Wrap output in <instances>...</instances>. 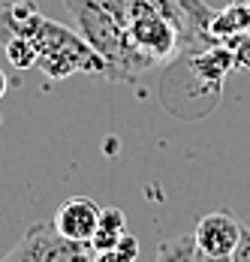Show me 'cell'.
I'll return each instance as SVG.
<instances>
[{"mask_svg":"<svg viewBox=\"0 0 250 262\" xmlns=\"http://www.w3.org/2000/svg\"><path fill=\"white\" fill-rule=\"evenodd\" d=\"M0 27L25 33L36 49V70L49 79H67L75 73L85 76H106V63L94 52L78 30L57 25L39 12L33 0H0Z\"/></svg>","mask_w":250,"mask_h":262,"instance_id":"obj_1","label":"cell"},{"mask_svg":"<svg viewBox=\"0 0 250 262\" xmlns=\"http://www.w3.org/2000/svg\"><path fill=\"white\" fill-rule=\"evenodd\" d=\"M64 6L73 15L81 39L106 63V81L133 84L142 73H148V63L130 46L124 18L112 9L109 0H64Z\"/></svg>","mask_w":250,"mask_h":262,"instance_id":"obj_2","label":"cell"},{"mask_svg":"<svg viewBox=\"0 0 250 262\" xmlns=\"http://www.w3.org/2000/svg\"><path fill=\"white\" fill-rule=\"evenodd\" d=\"M0 262H94V253L91 244L64 238L54 223H33Z\"/></svg>","mask_w":250,"mask_h":262,"instance_id":"obj_3","label":"cell"},{"mask_svg":"<svg viewBox=\"0 0 250 262\" xmlns=\"http://www.w3.org/2000/svg\"><path fill=\"white\" fill-rule=\"evenodd\" d=\"M241 229L244 226L232 211H211L199 217L193 238H196V247L208 256H232V250L241 241Z\"/></svg>","mask_w":250,"mask_h":262,"instance_id":"obj_4","label":"cell"},{"mask_svg":"<svg viewBox=\"0 0 250 262\" xmlns=\"http://www.w3.org/2000/svg\"><path fill=\"white\" fill-rule=\"evenodd\" d=\"M102 208L91 199V196H70L60 208L54 211V229L70 241L78 244H91V238L97 232V223H100Z\"/></svg>","mask_w":250,"mask_h":262,"instance_id":"obj_5","label":"cell"},{"mask_svg":"<svg viewBox=\"0 0 250 262\" xmlns=\"http://www.w3.org/2000/svg\"><path fill=\"white\" fill-rule=\"evenodd\" d=\"M208 33H211L214 42H226V39H232V36L250 33V3L229 0L226 9H217V12L211 15Z\"/></svg>","mask_w":250,"mask_h":262,"instance_id":"obj_6","label":"cell"},{"mask_svg":"<svg viewBox=\"0 0 250 262\" xmlns=\"http://www.w3.org/2000/svg\"><path fill=\"white\" fill-rule=\"evenodd\" d=\"M124 235H127V214L121 208H115V205H112V208H102L97 232L91 238V250H94V253L109 250V247H115Z\"/></svg>","mask_w":250,"mask_h":262,"instance_id":"obj_7","label":"cell"},{"mask_svg":"<svg viewBox=\"0 0 250 262\" xmlns=\"http://www.w3.org/2000/svg\"><path fill=\"white\" fill-rule=\"evenodd\" d=\"M0 49H3L6 60H9L15 70H33V67H36V49H33V42L27 39L25 33L3 30V27H0Z\"/></svg>","mask_w":250,"mask_h":262,"instance_id":"obj_8","label":"cell"},{"mask_svg":"<svg viewBox=\"0 0 250 262\" xmlns=\"http://www.w3.org/2000/svg\"><path fill=\"white\" fill-rule=\"evenodd\" d=\"M199 259V247L193 235H178V238H166L157 247V259L154 262H196Z\"/></svg>","mask_w":250,"mask_h":262,"instance_id":"obj_9","label":"cell"},{"mask_svg":"<svg viewBox=\"0 0 250 262\" xmlns=\"http://www.w3.org/2000/svg\"><path fill=\"white\" fill-rule=\"evenodd\" d=\"M136 256H139V238L124 235L115 247L94 253V262H136Z\"/></svg>","mask_w":250,"mask_h":262,"instance_id":"obj_10","label":"cell"},{"mask_svg":"<svg viewBox=\"0 0 250 262\" xmlns=\"http://www.w3.org/2000/svg\"><path fill=\"white\" fill-rule=\"evenodd\" d=\"M232 262H250V229L247 226L241 229V241H238V247L232 250Z\"/></svg>","mask_w":250,"mask_h":262,"instance_id":"obj_11","label":"cell"},{"mask_svg":"<svg viewBox=\"0 0 250 262\" xmlns=\"http://www.w3.org/2000/svg\"><path fill=\"white\" fill-rule=\"evenodd\" d=\"M196 262H232V256H208V253H202L199 250V259Z\"/></svg>","mask_w":250,"mask_h":262,"instance_id":"obj_12","label":"cell"},{"mask_svg":"<svg viewBox=\"0 0 250 262\" xmlns=\"http://www.w3.org/2000/svg\"><path fill=\"white\" fill-rule=\"evenodd\" d=\"M6 91H9V79H6V73L0 70V100L6 97Z\"/></svg>","mask_w":250,"mask_h":262,"instance_id":"obj_13","label":"cell"},{"mask_svg":"<svg viewBox=\"0 0 250 262\" xmlns=\"http://www.w3.org/2000/svg\"><path fill=\"white\" fill-rule=\"evenodd\" d=\"M238 3H250V0H238Z\"/></svg>","mask_w":250,"mask_h":262,"instance_id":"obj_14","label":"cell"}]
</instances>
